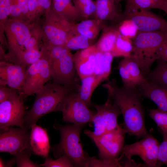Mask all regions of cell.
Listing matches in <instances>:
<instances>
[{
  "mask_svg": "<svg viewBox=\"0 0 167 167\" xmlns=\"http://www.w3.org/2000/svg\"><path fill=\"white\" fill-rule=\"evenodd\" d=\"M110 97L117 104L122 114V127L126 133L140 138L148 133L146 130L144 110L141 101L142 97L137 88L123 86L120 87L112 79L102 85Z\"/></svg>",
  "mask_w": 167,
  "mask_h": 167,
  "instance_id": "1",
  "label": "cell"
},
{
  "mask_svg": "<svg viewBox=\"0 0 167 167\" xmlns=\"http://www.w3.org/2000/svg\"><path fill=\"white\" fill-rule=\"evenodd\" d=\"M73 89L49 81L35 94L33 105L25 114V127L30 128L40 118L48 113L60 111L65 98Z\"/></svg>",
  "mask_w": 167,
  "mask_h": 167,
  "instance_id": "2",
  "label": "cell"
},
{
  "mask_svg": "<svg viewBox=\"0 0 167 167\" xmlns=\"http://www.w3.org/2000/svg\"><path fill=\"white\" fill-rule=\"evenodd\" d=\"M167 39V32L138 31L132 40L133 48L131 55L146 78L152 65L159 58L160 50Z\"/></svg>",
  "mask_w": 167,
  "mask_h": 167,
  "instance_id": "3",
  "label": "cell"
},
{
  "mask_svg": "<svg viewBox=\"0 0 167 167\" xmlns=\"http://www.w3.org/2000/svg\"><path fill=\"white\" fill-rule=\"evenodd\" d=\"M84 125L72 124L57 126L61 135L59 143L55 146L56 155L65 154L74 167H87L88 154L84 152L80 143V135Z\"/></svg>",
  "mask_w": 167,
  "mask_h": 167,
  "instance_id": "4",
  "label": "cell"
},
{
  "mask_svg": "<svg viewBox=\"0 0 167 167\" xmlns=\"http://www.w3.org/2000/svg\"><path fill=\"white\" fill-rule=\"evenodd\" d=\"M49 48L52 81L74 89L76 71L70 50L64 46L53 45Z\"/></svg>",
  "mask_w": 167,
  "mask_h": 167,
  "instance_id": "5",
  "label": "cell"
},
{
  "mask_svg": "<svg viewBox=\"0 0 167 167\" xmlns=\"http://www.w3.org/2000/svg\"><path fill=\"white\" fill-rule=\"evenodd\" d=\"M84 133L92 140L97 148L100 159L120 162L123 156H118L124 146L126 133L122 126L119 125L115 129L98 136L94 135L89 130H85Z\"/></svg>",
  "mask_w": 167,
  "mask_h": 167,
  "instance_id": "6",
  "label": "cell"
},
{
  "mask_svg": "<svg viewBox=\"0 0 167 167\" xmlns=\"http://www.w3.org/2000/svg\"><path fill=\"white\" fill-rule=\"evenodd\" d=\"M24 100L22 94L17 90L7 100L0 103V128L2 131L11 126L25 127Z\"/></svg>",
  "mask_w": 167,
  "mask_h": 167,
  "instance_id": "7",
  "label": "cell"
},
{
  "mask_svg": "<svg viewBox=\"0 0 167 167\" xmlns=\"http://www.w3.org/2000/svg\"><path fill=\"white\" fill-rule=\"evenodd\" d=\"M80 99L77 92L72 90L65 98L60 109L63 120L84 126L92 123L96 111L90 109Z\"/></svg>",
  "mask_w": 167,
  "mask_h": 167,
  "instance_id": "8",
  "label": "cell"
},
{
  "mask_svg": "<svg viewBox=\"0 0 167 167\" xmlns=\"http://www.w3.org/2000/svg\"><path fill=\"white\" fill-rule=\"evenodd\" d=\"M160 144L152 135L148 134L139 141L124 145L121 153L130 160L134 155L139 156L147 166H160L157 158Z\"/></svg>",
  "mask_w": 167,
  "mask_h": 167,
  "instance_id": "9",
  "label": "cell"
},
{
  "mask_svg": "<svg viewBox=\"0 0 167 167\" xmlns=\"http://www.w3.org/2000/svg\"><path fill=\"white\" fill-rule=\"evenodd\" d=\"M111 98L108 96L105 103L99 105L92 103L91 105L96 110L92 122L94 131H91L94 135L98 136L112 131L119 126L118 116L121 114V111Z\"/></svg>",
  "mask_w": 167,
  "mask_h": 167,
  "instance_id": "10",
  "label": "cell"
},
{
  "mask_svg": "<svg viewBox=\"0 0 167 167\" xmlns=\"http://www.w3.org/2000/svg\"><path fill=\"white\" fill-rule=\"evenodd\" d=\"M122 13L124 19H131L137 26L138 31L167 32V21L149 10L124 11Z\"/></svg>",
  "mask_w": 167,
  "mask_h": 167,
  "instance_id": "11",
  "label": "cell"
},
{
  "mask_svg": "<svg viewBox=\"0 0 167 167\" xmlns=\"http://www.w3.org/2000/svg\"><path fill=\"white\" fill-rule=\"evenodd\" d=\"M28 128L9 127L0 135V152L15 156L25 149H30ZM31 150V149H30Z\"/></svg>",
  "mask_w": 167,
  "mask_h": 167,
  "instance_id": "12",
  "label": "cell"
},
{
  "mask_svg": "<svg viewBox=\"0 0 167 167\" xmlns=\"http://www.w3.org/2000/svg\"><path fill=\"white\" fill-rule=\"evenodd\" d=\"M27 68L23 66L2 62L0 63V85H7L20 93L24 83Z\"/></svg>",
  "mask_w": 167,
  "mask_h": 167,
  "instance_id": "13",
  "label": "cell"
},
{
  "mask_svg": "<svg viewBox=\"0 0 167 167\" xmlns=\"http://www.w3.org/2000/svg\"><path fill=\"white\" fill-rule=\"evenodd\" d=\"M118 69L124 86L137 88L148 81L132 55L121 60Z\"/></svg>",
  "mask_w": 167,
  "mask_h": 167,
  "instance_id": "14",
  "label": "cell"
},
{
  "mask_svg": "<svg viewBox=\"0 0 167 167\" xmlns=\"http://www.w3.org/2000/svg\"><path fill=\"white\" fill-rule=\"evenodd\" d=\"M96 4L94 18L99 20L105 26L119 25L124 19L120 3L111 0H96Z\"/></svg>",
  "mask_w": 167,
  "mask_h": 167,
  "instance_id": "15",
  "label": "cell"
},
{
  "mask_svg": "<svg viewBox=\"0 0 167 167\" xmlns=\"http://www.w3.org/2000/svg\"><path fill=\"white\" fill-rule=\"evenodd\" d=\"M96 50L94 44L78 51L73 55L76 72L80 79L94 75Z\"/></svg>",
  "mask_w": 167,
  "mask_h": 167,
  "instance_id": "16",
  "label": "cell"
},
{
  "mask_svg": "<svg viewBox=\"0 0 167 167\" xmlns=\"http://www.w3.org/2000/svg\"><path fill=\"white\" fill-rule=\"evenodd\" d=\"M137 88L142 97L151 100L160 110L167 112V88L148 80Z\"/></svg>",
  "mask_w": 167,
  "mask_h": 167,
  "instance_id": "17",
  "label": "cell"
},
{
  "mask_svg": "<svg viewBox=\"0 0 167 167\" xmlns=\"http://www.w3.org/2000/svg\"><path fill=\"white\" fill-rule=\"evenodd\" d=\"M30 128L29 144L31 151L37 155L47 157L50 145L46 131L36 124L32 125Z\"/></svg>",
  "mask_w": 167,
  "mask_h": 167,
  "instance_id": "18",
  "label": "cell"
},
{
  "mask_svg": "<svg viewBox=\"0 0 167 167\" xmlns=\"http://www.w3.org/2000/svg\"><path fill=\"white\" fill-rule=\"evenodd\" d=\"M81 80V84L77 87L76 92L80 99L89 107L91 105V98L95 90L106 79L102 76L92 75Z\"/></svg>",
  "mask_w": 167,
  "mask_h": 167,
  "instance_id": "19",
  "label": "cell"
},
{
  "mask_svg": "<svg viewBox=\"0 0 167 167\" xmlns=\"http://www.w3.org/2000/svg\"><path fill=\"white\" fill-rule=\"evenodd\" d=\"M119 25L105 26L102 28L101 36L94 44L97 50L103 53L111 52L116 40Z\"/></svg>",
  "mask_w": 167,
  "mask_h": 167,
  "instance_id": "20",
  "label": "cell"
},
{
  "mask_svg": "<svg viewBox=\"0 0 167 167\" xmlns=\"http://www.w3.org/2000/svg\"><path fill=\"white\" fill-rule=\"evenodd\" d=\"M72 0H53V6L55 12L69 21L76 23L84 19L72 4Z\"/></svg>",
  "mask_w": 167,
  "mask_h": 167,
  "instance_id": "21",
  "label": "cell"
},
{
  "mask_svg": "<svg viewBox=\"0 0 167 167\" xmlns=\"http://www.w3.org/2000/svg\"><path fill=\"white\" fill-rule=\"evenodd\" d=\"M104 27L102 23L96 19H85L76 23L74 31V33L79 34L92 40Z\"/></svg>",
  "mask_w": 167,
  "mask_h": 167,
  "instance_id": "22",
  "label": "cell"
},
{
  "mask_svg": "<svg viewBox=\"0 0 167 167\" xmlns=\"http://www.w3.org/2000/svg\"><path fill=\"white\" fill-rule=\"evenodd\" d=\"M94 75L103 76L106 80L110 73L113 57L110 52L96 50Z\"/></svg>",
  "mask_w": 167,
  "mask_h": 167,
  "instance_id": "23",
  "label": "cell"
},
{
  "mask_svg": "<svg viewBox=\"0 0 167 167\" xmlns=\"http://www.w3.org/2000/svg\"><path fill=\"white\" fill-rule=\"evenodd\" d=\"M153 9L163 10L167 14V6L164 0H126L124 11Z\"/></svg>",
  "mask_w": 167,
  "mask_h": 167,
  "instance_id": "24",
  "label": "cell"
},
{
  "mask_svg": "<svg viewBox=\"0 0 167 167\" xmlns=\"http://www.w3.org/2000/svg\"><path fill=\"white\" fill-rule=\"evenodd\" d=\"M133 48L132 40L123 36L118 31L115 43L110 52L113 58L128 57L131 55Z\"/></svg>",
  "mask_w": 167,
  "mask_h": 167,
  "instance_id": "25",
  "label": "cell"
},
{
  "mask_svg": "<svg viewBox=\"0 0 167 167\" xmlns=\"http://www.w3.org/2000/svg\"><path fill=\"white\" fill-rule=\"evenodd\" d=\"M157 61L156 68L150 72L147 79L149 81L167 88V63L161 59Z\"/></svg>",
  "mask_w": 167,
  "mask_h": 167,
  "instance_id": "26",
  "label": "cell"
},
{
  "mask_svg": "<svg viewBox=\"0 0 167 167\" xmlns=\"http://www.w3.org/2000/svg\"><path fill=\"white\" fill-rule=\"evenodd\" d=\"M17 60L15 64H19L28 68L30 65L40 59L42 53L36 48L22 51L21 50L15 52Z\"/></svg>",
  "mask_w": 167,
  "mask_h": 167,
  "instance_id": "27",
  "label": "cell"
},
{
  "mask_svg": "<svg viewBox=\"0 0 167 167\" xmlns=\"http://www.w3.org/2000/svg\"><path fill=\"white\" fill-rule=\"evenodd\" d=\"M92 41L81 34L74 33L68 39L64 46L70 50L82 49L93 45Z\"/></svg>",
  "mask_w": 167,
  "mask_h": 167,
  "instance_id": "28",
  "label": "cell"
},
{
  "mask_svg": "<svg viewBox=\"0 0 167 167\" xmlns=\"http://www.w3.org/2000/svg\"><path fill=\"white\" fill-rule=\"evenodd\" d=\"M73 1L84 19L94 16L96 10V2L92 0H73Z\"/></svg>",
  "mask_w": 167,
  "mask_h": 167,
  "instance_id": "29",
  "label": "cell"
},
{
  "mask_svg": "<svg viewBox=\"0 0 167 167\" xmlns=\"http://www.w3.org/2000/svg\"><path fill=\"white\" fill-rule=\"evenodd\" d=\"M11 29L15 36L18 44L19 45L24 46L31 38L28 28L22 23H13L11 25Z\"/></svg>",
  "mask_w": 167,
  "mask_h": 167,
  "instance_id": "30",
  "label": "cell"
},
{
  "mask_svg": "<svg viewBox=\"0 0 167 167\" xmlns=\"http://www.w3.org/2000/svg\"><path fill=\"white\" fill-rule=\"evenodd\" d=\"M148 115L156 122L162 134L167 135V112L158 109H150Z\"/></svg>",
  "mask_w": 167,
  "mask_h": 167,
  "instance_id": "31",
  "label": "cell"
},
{
  "mask_svg": "<svg viewBox=\"0 0 167 167\" xmlns=\"http://www.w3.org/2000/svg\"><path fill=\"white\" fill-rule=\"evenodd\" d=\"M118 29L121 35L131 40L136 36L138 32L136 25L128 19H124L119 24Z\"/></svg>",
  "mask_w": 167,
  "mask_h": 167,
  "instance_id": "32",
  "label": "cell"
},
{
  "mask_svg": "<svg viewBox=\"0 0 167 167\" xmlns=\"http://www.w3.org/2000/svg\"><path fill=\"white\" fill-rule=\"evenodd\" d=\"M30 149H25L14 156L15 163L18 167H40V164L34 163L30 159L31 153Z\"/></svg>",
  "mask_w": 167,
  "mask_h": 167,
  "instance_id": "33",
  "label": "cell"
},
{
  "mask_svg": "<svg viewBox=\"0 0 167 167\" xmlns=\"http://www.w3.org/2000/svg\"><path fill=\"white\" fill-rule=\"evenodd\" d=\"M45 162L40 164L41 166L45 167H72L74 166L69 158L64 154L56 160H53L48 157Z\"/></svg>",
  "mask_w": 167,
  "mask_h": 167,
  "instance_id": "34",
  "label": "cell"
},
{
  "mask_svg": "<svg viewBox=\"0 0 167 167\" xmlns=\"http://www.w3.org/2000/svg\"><path fill=\"white\" fill-rule=\"evenodd\" d=\"M121 162H115L99 159L89 156L88 167H122Z\"/></svg>",
  "mask_w": 167,
  "mask_h": 167,
  "instance_id": "35",
  "label": "cell"
},
{
  "mask_svg": "<svg viewBox=\"0 0 167 167\" xmlns=\"http://www.w3.org/2000/svg\"><path fill=\"white\" fill-rule=\"evenodd\" d=\"M162 134L163 140L159 146L157 158L161 165L164 164L167 166V135Z\"/></svg>",
  "mask_w": 167,
  "mask_h": 167,
  "instance_id": "36",
  "label": "cell"
},
{
  "mask_svg": "<svg viewBox=\"0 0 167 167\" xmlns=\"http://www.w3.org/2000/svg\"><path fill=\"white\" fill-rule=\"evenodd\" d=\"M11 5L10 0H0V19H3L8 15Z\"/></svg>",
  "mask_w": 167,
  "mask_h": 167,
  "instance_id": "37",
  "label": "cell"
},
{
  "mask_svg": "<svg viewBox=\"0 0 167 167\" xmlns=\"http://www.w3.org/2000/svg\"><path fill=\"white\" fill-rule=\"evenodd\" d=\"M17 90L8 88L4 86L0 85V103L8 99Z\"/></svg>",
  "mask_w": 167,
  "mask_h": 167,
  "instance_id": "38",
  "label": "cell"
},
{
  "mask_svg": "<svg viewBox=\"0 0 167 167\" xmlns=\"http://www.w3.org/2000/svg\"><path fill=\"white\" fill-rule=\"evenodd\" d=\"M159 59H161L167 63V39L160 50Z\"/></svg>",
  "mask_w": 167,
  "mask_h": 167,
  "instance_id": "39",
  "label": "cell"
},
{
  "mask_svg": "<svg viewBox=\"0 0 167 167\" xmlns=\"http://www.w3.org/2000/svg\"><path fill=\"white\" fill-rule=\"evenodd\" d=\"M28 0H18V3L21 12L26 13L29 10Z\"/></svg>",
  "mask_w": 167,
  "mask_h": 167,
  "instance_id": "40",
  "label": "cell"
},
{
  "mask_svg": "<svg viewBox=\"0 0 167 167\" xmlns=\"http://www.w3.org/2000/svg\"><path fill=\"white\" fill-rule=\"evenodd\" d=\"M36 40L33 38H31L25 44L24 46L26 50H29L35 48Z\"/></svg>",
  "mask_w": 167,
  "mask_h": 167,
  "instance_id": "41",
  "label": "cell"
},
{
  "mask_svg": "<svg viewBox=\"0 0 167 167\" xmlns=\"http://www.w3.org/2000/svg\"><path fill=\"white\" fill-rule=\"evenodd\" d=\"M37 1L39 5L44 9H48L50 6V0H37Z\"/></svg>",
  "mask_w": 167,
  "mask_h": 167,
  "instance_id": "42",
  "label": "cell"
},
{
  "mask_svg": "<svg viewBox=\"0 0 167 167\" xmlns=\"http://www.w3.org/2000/svg\"><path fill=\"white\" fill-rule=\"evenodd\" d=\"M29 10L30 11L35 10L39 5L37 0H28Z\"/></svg>",
  "mask_w": 167,
  "mask_h": 167,
  "instance_id": "43",
  "label": "cell"
},
{
  "mask_svg": "<svg viewBox=\"0 0 167 167\" xmlns=\"http://www.w3.org/2000/svg\"><path fill=\"white\" fill-rule=\"evenodd\" d=\"M15 163V159L14 157L7 162V163L5 165V167H11Z\"/></svg>",
  "mask_w": 167,
  "mask_h": 167,
  "instance_id": "44",
  "label": "cell"
},
{
  "mask_svg": "<svg viewBox=\"0 0 167 167\" xmlns=\"http://www.w3.org/2000/svg\"><path fill=\"white\" fill-rule=\"evenodd\" d=\"M5 165L3 160L0 158V167H5Z\"/></svg>",
  "mask_w": 167,
  "mask_h": 167,
  "instance_id": "45",
  "label": "cell"
},
{
  "mask_svg": "<svg viewBox=\"0 0 167 167\" xmlns=\"http://www.w3.org/2000/svg\"><path fill=\"white\" fill-rule=\"evenodd\" d=\"M111 0L118 3H120V2L121 1V0Z\"/></svg>",
  "mask_w": 167,
  "mask_h": 167,
  "instance_id": "46",
  "label": "cell"
},
{
  "mask_svg": "<svg viewBox=\"0 0 167 167\" xmlns=\"http://www.w3.org/2000/svg\"><path fill=\"white\" fill-rule=\"evenodd\" d=\"M165 3H166V5L167 6V2H165Z\"/></svg>",
  "mask_w": 167,
  "mask_h": 167,
  "instance_id": "47",
  "label": "cell"
},
{
  "mask_svg": "<svg viewBox=\"0 0 167 167\" xmlns=\"http://www.w3.org/2000/svg\"><path fill=\"white\" fill-rule=\"evenodd\" d=\"M165 2H167V0H164Z\"/></svg>",
  "mask_w": 167,
  "mask_h": 167,
  "instance_id": "48",
  "label": "cell"
}]
</instances>
